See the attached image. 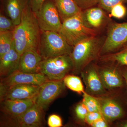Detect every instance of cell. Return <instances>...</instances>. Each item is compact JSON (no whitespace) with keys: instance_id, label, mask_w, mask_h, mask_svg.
Here are the masks:
<instances>
[{"instance_id":"cell-1","label":"cell","mask_w":127,"mask_h":127,"mask_svg":"<svg viewBox=\"0 0 127 127\" xmlns=\"http://www.w3.org/2000/svg\"><path fill=\"white\" fill-rule=\"evenodd\" d=\"M41 32L29 2L23 9L20 23L13 31L15 48L20 56L27 50L38 51Z\"/></svg>"},{"instance_id":"cell-2","label":"cell","mask_w":127,"mask_h":127,"mask_svg":"<svg viewBox=\"0 0 127 127\" xmlns=\"http://www.w3.org/2000/svg\"><path fill=\"white\" fill-rule=\"evenodd\" d=\"M103 41L96 36L82 40L73 47L70 56L73 64L72 71L81 72L92 62L100 56Z\"/></svg>"},{"instance_id":"cell-3","label":"cell","mask_w":127,"mask_h":127,"mask_svg":"<svg viewBox=\"0 0 127 127\" xmlns=\"http://www.w3.org/2000/svg\"><path fill=\"white\" fill-rule=\"evenodd\" d=\"M38 52L43 59L70 55L73 47L57 32L41 31Z\"/></svg>"},{"instance_id":"cell-4","label":"cell","mask_w":127,"mask_h":127,"mask_svg":"<svg viewBox=\"0 0 127 127\" xmlns=\"http://www.w3.org/2000/svg\"><path fill=\"white\" fill-rule=\"evenodd\" d=\"M82 12L63 22L58 32L72 46L83 39L96 34V31L88 28L84 25Z\"/></svg>"},{"instance_id":"cell-5","label":"cell","mask_w":127,"mask_h":127,"mask_svg":"<svg viewBox=\"0 0 127 127\" xmlns=\"http://www.w3.org/2000/svg\"><path fill=\"white\" fill-rule=\"evenodd\" d=\"M73 69L72 60L68 55L43 59L39 66L40 73L50 80H63Z\"/></svg>"},{"instance_id":"cell-6","label":"cell","mask_w":127,"mask_h":127,"mask_svg":"<svg viewBox=\"0 0 127 127\" xmlns=\"http://www.w3.org/2000/svg\"><path fill=\"white\" fill-rule=\"evenodd\" d=\"M127 43V22L112 23L108 28L106 39L100 52V57L116 52Z\"/></svg>"},{"instance_id":"cell-7","label":"cell","mask_w":127,"mask_h":127,"mask_svg":"<svg viewBox=\"0 0 127 127\" xmlns=\"http://www.w3.org/2000/svg\"><path fill=\"white\" fill-rule=\"evenodd\" d=\"M44 112L35 103L24 113L17 117L6 116L1 126L20 127H39L43 125Z\"/></svg>"},{"instance_id":"cell-8","label":"cell","mask_w":127,"mask_h":127,"mask_svg":"<svg viewBox=\"0 0 127 127\" xmlns=\"http://www.w3.org/2000/svg\"><path fill=\"white\" fill-rule=\"evenodd\" d=\"M35 14L41 31L59 32L62 22L53 0H46Z\"/></svg>"},{"instance_id":"cell-9","label":"cell","mask_w":127,"mask_h":127,"mask_svg":"<svg viewBox=\"0 0 127 127\" xmlns=\"http://www.w3.org/2000/svg\"><path fill=\"white\" fill-rule=\"evenodd\" d=\"M66 86L63 79L48 80L40 86L35 103L45 111L51 103L64 92Z\"/></svg>"},{"instance_id":"cell-10","label":"cell","mask_w":127,"mask_h":127,"mask_svg":"<svg viewBox=\"0 0 127 127\" xmlns=\"http://www.w3.org/2000/svg\"><path fill=\"white\" fill-rule=\"evenodd\" d=\"M40 86L32 84H18L7 87L0 85V98L3 100L30 99L35 98Z\"/></svg>"},{"instance_id":"cell-11","label":"cell","mask_w":127,"mask_h":127,"mask_svg":"<svg viewBox=\"0 0 127 127\" xmlns=\"http://www.w3.org/2000/svg\"><path fill=\"white\" fill-rule=\"evenodd\" d=\"M48 80L45 75L41 73H28L18 70L7 77L1 78L0 85L7 87L18 84L41 86Z\"/></svg>"},{"instance_id":"cell-12","label":"cell","mask_w":127,"mask_h":127,"mask_svg":"<svg viewBox=\"0 0 127 127\" xmlns=\"http://www.w3.org/2000/svg\"><path fill=\"white\" fill-rule=\"evenodd\" d=\"M81 74L86 87V92L93 96L102 95L106 93V89L96 66L89 65Z\"/></svg>"},{"instance_id":"cell-13","label":"cell","mask_w":127,"mask_h":127,"mask_svg":"<svg viewBox=\"0 0 127 127\" xmlns=\"http://www.w3.org/2000/svg\"><path fill=\"white\" fill-rule=\"evenodd\" d=\"M35 98L2 100L0 101L1 111L6 116L17 117L20 116L35 104Z\"/></svg>"},{"instance_id":"cell-14","label":"cell","mask_w":127,"mask_h":127,"mask_svg":"<svg viewBox=\"0 0 127 127\" xmlns=\"http://www.w3.org/2000/svg\"><path fill=\"white\" fill-rule=\"evenodd\" d=\"M97 98L100 103V112L108 122L123 118L125 115L122 107L114 99L102 97Z\"/></svg>"},{"instance_id":"cell-15","label":"cell","mask_w":127,"mask_h":127,"mask_svg":"<svg viewBox=\"0 0 127 127\" xmlns=\"http://www.w3.org/2000/svg\"><path fill=\"white\" fill-rule=\"evenodd\" d=\"M98 70L105 89L112 90L123 86L122 73L117 67L105 66Z\"/></svg>"},{"instance_id":"cell-16","label":"cell","mask_w":127,"mask_h":127,"mask_svg":"<svg viewBox=\"0 0 127 127\" xmlns=\"http://www.w3.org/2000/svg\"><path fill=\"white\" fill-rule=\"evenodd\" d=\"M82 16L85 26L96 31L103 26L107 20L104 11L100 7H93L83 10Z\"/></svg>"},{"instance_id":"cell-17","label":"cell","mask_w":127,"mask_h":127,"mask_svg":"<svg viewBox=\"0 0 127 127\" xmlns=\"http://www.w3.org/2000/svg\"><path fill=\"white\" fill-rule=\"evenodd\" d=\"M43 59L36 50H27L21 55L18 70L28 73H40L39 66Z\"/></svg>"},{"instance_id":"cell-18","label":"cell","mask_w":127,"mask_h":127,"mask_svg":"<svg viewBox=\"0 0 127 127\" xmlns=\"http://www.w3.org/2000/svg\"><path fill=\"white\" fill-rule=\"evenodd\" d=\"M20 55L16 50L15 45L9 51L0 58L1 78L7 77L18 70Z\"/></svg>"},{"instance_id":"cell-19","label":"cell","mask_w":127,"mask_h":127,"mask_svg":"<svg viewBox=\"0 0 127 127\" xmlns=\"http://www.w3.org/2000/svg\"><path fill=\"white\" fill-rule=\"evenodd\" d=\"M29 0H4V8L8 17L16 26L20 23L23 10Z\"/></svg>"},{"instance_id":"cell-20","label":"cell","mask_w":127,"mask_h":127,"mask_svg":"<svg viewBox=\"0 0 127 127\" xmlns=\"http://www.w3.org/2000/svg\"><path fill=\"white\" fill-rule=\"evenodd\" d=\"M53 1L58 11L62 22L82 11L74 0H53Z\"/></svg>"},{"instance_id":"cell-21","label":"cell","mask_w":127,"mask_h":127,"mask_svg":"<svg viewBox=\"0 0 127 127\" xmlns=\"http://www.w3.org/2000/svg\"><path fill=\"white\" fill-rule=\"evenodd\" d=\"M100 60L104 62L115 64L117 66H127V43L118 51L101 56Z\"/></svg>"},{"instance_id":"cell-22","label":"cell","mask_w":127,"mask_h":127,"mask_svg":"<svg viewBox=\"0 0 127 127\" xmlns=\"http://www.w3.org/2000/svg\"><path fill=\"white\" fill-rule=\"evenodd\" d=\"M64 82L67 88L79 94L85 93L84 86L81 78L73 75H67L63 79Z\"/></svg>"},{"instance_id":"cell-23","label":"cell","mask_w":127,"mask_h":127,"mask_svg":"<svg viewBox=\"0 0 127 127\" xmlns=\"http://www.w3.org/2000/svg\"><path fill=\"white\" fill-rule=\"evenodd\" d=\"M14 44L13 31L0 32V58L8 52Z\"/></svg>"},{"instance_id":"cell-24","label":"cell","mask_w":127,"mask_h":127,"mask_svg":"<svg viewBox=\"0 0 127 127\" xmlns=\"http://www.w3.org/2000/svg\"><path fill=\"white\" fill-rule=\"evenodd\" d=\"M83 97L82 101L87 107L89 112H101L100 103L97 97L90 95L86 92L83 94Z\"/></svg>"},{"instance_id":"cell-25","label":"cell","mask_w":127,"mask_h":127,"mask_svg":"<svg viewBox=\"0 0 127 127\" xmlns=\"http://www.w3.org/2000/svg\"><path fill=\"white\" fill-rule=\"evenodd\" d=\"M16 26L10 18L4 15L1 13L0 15V32L13 31Z\"/></svg>"},{"instance_id":"cell-26","label":"cell","mask_w":127,"mask_h":127,"mask_svg":"<svg viewBox=\"0 0 127 127\" xmlns=\"http://www.w3.org/2000/svg\"><path fill=\"white\" fill-rule=\"evenodd\" d=\"M110 12L111 16L118 19H122L126 16L127 9L123 3H119L112 7Z\"/></svg>"},{"instance_id":"cell-27","label":"cell","mask_w":127,"mask_h":127,"mask_svg":"<svg viewBox=\"0 0 127 127\" xmlns=\"http://www.w3.org/2000/svg\"><path fill=\"white\" fill-rule=\"evenodd\" d=\"M75 115L78 120L85 122V119L89 111L82 101L76 105L75 107Z\"/></svg>"},{"instance_id":"cell-28","label":"cell","mask_w":127,"mask_h":127,"mask_svg":"<svg viewBox=\"0 0 127 127\" xmlns=\"http://www.w3.org/2000/svg\"><path fill=\"white\" fill-rule=\"evenodd\" d=\"M100 7L107 11L110 12L114 6L119 3L124 4L127 2V0H97Z\"/></svg>"},{"instance_id":"cell-29","label":"cell","mask_w":127,"mask_h":127,"mask_svg":"<svg viewBox=\"0 0 127 127\" xmlns=\"http://www.w3.org/2000/svg\"><path fill=\"white\" fill-rule=\"evenodd\" d=\"M82 10H86L98 4L97 0H74Z\"/></svg>"},{"instance_id":"cell-30","label":"cell","mask_w":127,"mask_h":127,"mask_svg":"<svg viewBox=\"0 0 127 127\" xmlns=\"http://www.w3.org/2000/svg\"><path fill=\"white\" fill-rule=\"evenodd\" d=\"M48 125L50 127H61L62 126V120L60 116L57 114L50 115L48 119Z\"/></svg>"},{"instance_id":"cell-31","label":"cell","mask_w":127,"mask_h":127,"mask_svg":"<svg viewBox=\"0 0 127 127\" xmlns=\"http://www.w3.org/2000/svg\"><path fill=\"white\" fill-rule=\"evenodd\" d=\"M103 117L102 114L100 112H89L85 119V122L91 126L96 120Z\"/></svg>"},{"instance_id":"cell-32","label":"cell","mask_w":127,"mask_h":127,"mask_svg":"<svg viewBox=\"0 0 127 127\" xmlns=\"http://www.w3.org/2000/svg\"><path fill=\"white\" fill-rule=\"evenodd\" d=\"M46 0H29V4L32 11L35 13L40 8Z\"/></svg>"},{"instance_id":"cell-33","label":"cell","mask_w":127,"mask_h":127,"mask_svg":"<svg viewBox=\"0 0 127 127\" xmlns=\"http://www.w3.org/2000/svg\"><path fill=\"white\" fill-rule=\"evenodd\" d=\"M93 127H109L108 122L103 117L96 120L91 125Z\"/></svg>"},{"instance_id":"cell-34","label":"cell","mask_w":127,"mask_h":127,"mask_svg":"<svg viewBox=\"0 0 127 127\" xmlns=\"http://www.w3.org/2000/svg\"><path fill=\"white\" fill-rule=\"evenodd\" d=\"M122 75L127 85V66H125L123 71Z\"/></svg>"},{"instance_id":"cell-35","label":"cell","mask_w":127,"mask_h":127,"mask_svg":"<svg viewBox=\"0 0 127 127\" xmlns=\"http://www.w3.org/2000/svg\"><path fill=\"white\" fill-rule=\"evenodd\" d=\"M118 127H127V120H124L119 123Z\"/></svg>"}]
</instances>
